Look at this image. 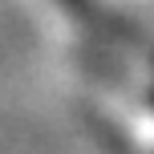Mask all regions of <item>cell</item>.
<instances>
[{
    "label": "cell",
    "instance_id": "obj_1",
    "mask_svg": "<svg viewBox=\"0 0 154 154\" xmlns=\"http://www.w3.org/2000/svg\"><path fill=\"white\" fill-rule=\"evenodd\" d=\"M61 4H69V8H81V4H85V0H61Z\"/></svg>",
    "mask_w": 154,
    "mask_h": 154
},
{
    "label": "cell",
    "instance_id": "obj_2",
    "mask_svg": "<svg viewBox=\"0 0 154 154\" xmlns=\"http://www.w3.org/2000/svg\"><path fill=\"white\" fill-rule=\"evenodd\" d=\"M150 101H154V97H150Z\"/></svg>",
    "mask_w": 154,
    "mask_h": 154
}]
</instances>
